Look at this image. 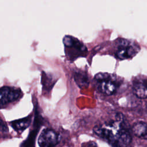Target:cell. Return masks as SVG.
I'll return each instance as SVG.
<instances>
[{
	"mask_svg": "<svg viewBox=\"0 0 147 147\" xmlns=\"http://www.w3.org/2000/svg\"><path fill=\"white\" fill-rule=\"evenodd\" d=\"M93 131L113 147H126L131 140L129 127L120 113L116 114L114 119L95 126Z\"/></svg>",
	"mask_w": 147,
	"mask_h": 147,
	"instance_id": "1",
	"label": "cell"
},
{
	"mask_svg": "<svg viewBox=\"0 0 147 147\" xmlns=\"http://www.w3.org/2000/svg\"><path fill=\"white\" fill-rule=\"evenodd\" d=\"M63 41L65 56L70 61L73 62L79 57L86 56L87 52V48L78 38L67 35L63 38Z\"/></svg>",
	"mask_w": 147,
	"mask_h": 147,
	"instance_id": "2",
	"label": "cell"
},
{
	"mask_svg": "<svg viewBox=\"0 0 147 147\" xmlns=\"http://www.w3.org/2000/svg\"><path fill=\"white\" fill-rule=\"evenodd\" d=\"M94 80L98 90L107 95L115 93L120 84V82L115 75L107 73L97 74Z\"/></svg>",
	"mask_w": 147,
	"mask_h": 147,
	"instance_id": "3",
	"label": "cell"
},
{
	"mask_svg": "<svg viewBox=\"0 0 147 147\" xmlns=\"http://www.w3.org/2000/svg\"><path fill=\"white\" fill-rule=\"evenodd\" d=\"M115 55L121 60L128 59L136 56L140 50V46L129 40L118 39L117 42Z\"/></svg>",
	"mask_w": 147,
	"mask_h": 147,
	"instance_id": "4",
	"label": "cell"
},
{
	"mask_svg": "<svg viewBox=\"0 0 147 147\" xmlns=\"http://www.w3.org/2000/svg\"><path fill=\"white\" fill-rule=\"evenodd\" d=\"M43 118L40 114L37 107L36 106L32 129L30 130L27 138L21 144L20 147H34L36 138L41 127L43 125Z\"/></svg>",
	"mask_w": 147,
	"mask_h": 147,
	"instance_id": "5",
	"label": "cell"
},
{
	"mask_svg": "<svg viewBox=\"0 0 147 147\" xmlns=\"http://www.w3.org/2000/svg\"><path fill=\"white\" fill-rule=\"evenodd\" d=\"M22 95L20 88L3 86L0 88V107L19 99Z\"/></svg>",
	"mask_w": 147,
	"mask_h": 147,
	"instance_id": "6",
	"label": "cell"
},
{
	"mask_svg": "<svg viewBox=\"0 0 147 147\" xmlns=\"http://www.w3.org/2000/svg\"><path fill=\"white\" fill-rule=\"evenodd\" d=\"M58 142V134L54 130L49 128L43 129L38 140L40 147H56Z\"/></svg>",
	"mask_w": 147,
	"mask_h": 147,
	"instance_id": "7",
	"label": "cell"
},
{
	"mask_svg": "<svg viewBox=\"0 0 147 147\" xmlns=\"http://www.w3.org/2000/svg\"><path fill=\"white\" fill-rule=\"evenodd\" d=\"M133 90L138 98H147V79L141 77L134 79L133 82Z\"/></svg>",
	"mask_w": 147,
	"mask_h": 147,
	"instance_id": "8",
	"label": "cell"
},
{
	"mask_svg": "<svg viewBox=\"0 0 147 147\" xmlns=\"http://www.w3.org/2000/svg\"><path fill=\"white\" fill-rule=\"evenodd\" d=\"M32 118V115H29L28 117L11 121L10 122V125L15 131L22 132L30 126Z\"/></svg>",
	"mask_w": 147,
	"mask_h": 147,
	"instance_id": "9",
	"label": "cell"
},
{
	"mask_svg": "<svg viewBox=\"0 0 147 147\" xmlns=\"http://www.w3.org/2000/svg\"><path fill=\"white\" fill-rule=\"evenodd\" d=\"M132 131L137 137L147 140V123L139 122L134 125Z\"/></svg>",
	"mask_w": 147,
	"mask_h": 147,
	"instance_id": "10",
	"label": "cell"
},
{
	"mask_svg": "<svg viewBox=\"0 0 147 147\" xmlns=\"http://www.w3.org/2000/svg\"><path fill=\"white\" fill-rule=\"evenodd\" d=\"M74 79L78 86L80 88L86 87L89 84V79L87 75L83 72H77L74 75Z\"/></svg>",
	"mask_w": 147,
	"mask_h": 147,
	"instance_id": "11",
	"label": "cell"
},
{
	"mask_svg": "<svg viewBox=\"0 0 147 147\" xmlns=\"http://www.w3.org/2000/svg\"><path fill=\"white\" fill-rule=\"evenodd\" d=\"M0 130L3 132H7L8 131L7 126L4 121L0 117Z\"/></svg>",
	"mask_w": 147,
	"mask_h": 147,
	"instance_id": "12",
	"label": "cell"
},
{
	"mask_svg": "<svg viewBox=\"0 0 147 147\" xmlns=\"http://www.w3.org/2000/svg\"><path fill=\"white\" fill-rule=\"evenodd\" d=\"M82 147H98L97 144L94 142V141H90L86 143H84Z\"/></svg>",
	"mask_w": 147,
	"mask_h": 147,
	"instance_id": "13",
	"label": "cell"
}]
</instances>
